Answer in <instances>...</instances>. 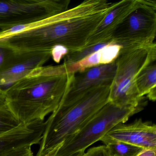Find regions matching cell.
Returning a JSON list of instances; mask_svg holds the SVG:
<instances>
[{
	"label": "cell",
	"instance_id": "6da1fadb",
	"mask_svg": "<svg viewBox=\"0 0 156 156\" xmlns=\"http://www.w3.org/2000/svg\"><path fill=\"white\" fill-rule=\"evenodd\" d=\"M112 3L87 0L45 20L0 31V46L15 52L52 50L61 46L69 52L86 46L89 37Z\"/></svg>",
	"mask_w": 156,
	"mask_h": 156
},
{
	"label": "cell",
	"instance_id": "7a4b0ae2",
	"mask_svg": "<svg viewBox=\"0 0 156 156\" xmlns=\"http://www.w3.org/2000/svg\"><path fill=\"white\" fill-rule=\"evenodd\" d=\"M75 74L68 72L64 63L40 67L2 90L0 101L22 123L44 122L59 108Z\"/></svg>",
	"mask_w": 156,
	"mask_h": 156
},
{
	"label": "cell",
	"instance_id": "3957f363",
	"mask_svg": "<svg viewBox=\"0 0 156 156\" xmlns=\"http://www.w3.org/2000/svg\"><path fill=\"white\" fill-rule=\"evenodd\" d=\"M111 85L94 88L75 102L60 106L46 121L39 150L36 156L58 151L67 139L76 132L109 102Z\"/></svg>",
	"mask_w": 156,
	"mask_h": 156
},
{
	"label": "cell",
	"instance_id": "277c9868",
	"mask_svg": "<svg viewBox=\"0 0 156 156\" xmlns=\"http://www.w3.org/2000/svg\"><path fill=\"white\" fill-rule=\"evenodd\" d=\"M146 105L145 101L136 107H119L108 103L65 141L56 156H72L84 153L88 147L100 141L115 126L124 124L134 114L141 111Z\"/></svg>",
	"mask_w": 156,
	"mask_h": 156
},
{
	"label": "cell",
	"instance_id": "5b68a950",
	"mask_svg": "<svg viewBox=\"0 0 156 156\" xmlns=\"http://www.w3.org/2000/svg\"><path fill=\"white\" fill-rule=\"evenodd\" d=\"M148 47L122 48L115 60L117 68L109 102L119 107H136L144 101L137 88L136 77L146 60Z\"/></svg>",
	"mask_w": 156,
	"mask_h": 156
},
{
	"label": "cell",
	"instance_id": "8992f818",
	"mask_svg": "<svg viewBox=\"0 0 156 156\" xmlns=\"http://www.w3.org/2000/svg\"><path fill=\"white\" fill-rule=\"evenodd\" d=\"M69 0H0V29L40 22L69 9Z\"/></svg>",
	"mask_w": 156,
	"mask_h": 156
},
{
	"label": "cell",
	"instance_id": "52a82bcc",
	"mask_svg": "<svg viewBox=\"0 0 156 156\" xmlns=\"http://www.w3.org/2000/svg\"><path fill=\"white\" fill-rule=\"evenodd\" d=\"M115 30L112 42L122 48L148 47L156 37V11L140 2Z\"/></svg>",
	"mask_w": 156,
	"mask_h": 156
},
{
	"label": "cell",
	"instance_id": "ba28073f",
	"mask_svg": "<svg viewBox=\"0 0 156 156\" xmlns=\"http://www.w3.org/2000/svg\"><path fill=\"white\" fill-rule=\"evenodd\" d=\"M46 122L19 126L0 136V156H33L32 146L40 144Z\"/></svg>",
	"mask_w": 156,
	"mask_h": 156
},
{
	"label": "cell",
	"instance_id": "9c48e42d",
	"mask_svg": "<svg viewBox=\"0 0 156 156\" xmlns=\"http://www.w3.org/2000/svg\"><path fill=\"white\" fill-rule=\"evenodd\" d=\"M116 62L114 61L75 73L69 89L60 106L75 102L94 88L102 85H112L116 74Z\"/></svg>",
	"mask_w": 156,
	"mask_h": 156
},
{
	"label": "cell",
	"instance_id": "30bf717a",
	"mask_svg": "<svg viewBox=\"0 0 156 156\" xmlns=\"http://www.w3.org/2000/svg\"><path fill=\"white\" fill-rule=\"evenodd\" d=\"M51 57L52 50L13 52L0 67V89L9 87L34 70L43 67Z\"/></svg>",
	"mask_w": 156,
	"mask_h": 156
},
{
	"label": "cell",
	"instance_id": "8fae6325",
	"mask_svg": "<svg viewBox=\"0 0 156 156\" xmlns=\"http://www.w3.org/2000/svg\"><path fill=\"white\" fill-rule=\"evenodd\" d=\"M104 136L143 149H156V124L142 119L129 124L117 125Z\"/></svg>",
	"mask_w": 156,
	"mask_h": 156
},
{
	"label": "cell",
	"instance_id": "7c38bea8",
	"mask_svg": "<svg viewBox=\"0 0 156 156\" xmlns=\"http://www.w3.org/2000/svg\"><path fill=\"white\" fill-rule=\"evenodd\" d=\"M138 3V0L112 3L103 19L89 37L85 47L112 41L115 30Z\"/></svg>",
	"mask_w": 156,
	"mask_h": 156
},
{
	"label": "cell",
	"instance_id": "4fadbf2b",
	"mask_svg": "<svg viewBox=\"0 0 156 156\" xmlns=\"http://www.w3.org/2000/svg\"><path fill=\"white\" fill-rule=\"evenodd\" d=\"M122 48L120 45L112 42L103 48L76 63L65 64L66 66L68 72L76 73L94 66L109 64L115 61Z\"/></svg>",
	"mask_w": 156,
	"mask_h": 156
},
{
	"label": "cell",
	"instance_id": "5bb4252c",
	"mask_svg": "<svg viewBox=\"0 0 156 156\" xmlns=\"http://www.w3.org/2000/svg\"><path fill=\"white\" fill-rule=\"evenodd\" d=\"M156 83V43L148 47L146 60L136 77L141 97L147 95Z\"/></svg>",
	"mask_w": 156,
	"mask_h": 156
},
{
	"label": "cell",
	"instance_id": "9a60e30c",
	"mask_svg": "<svg viewBox=\"0 0 156 156\" xmlns=\"http://www.w3.org/2000/svg\"><path fill=\"white\" fill-rule=\"evenodd\" d=\"M100 141L110 149L113 156H136L143 148L104 136Z\"/></svg>",
	"mask_w": 156,
	"mask_h": 156
},
{
	"label": "cell",
	"instance_id": "2e32d148",
	"mask_svg": "<svg viewBox=\"0 0 156 156\" xmlns=\"http://www.w3.org/2000/svg\"><path fill=\"white\" fill-rule=\"evenodd\" d=\"M22 123L4 102L0 101V136L20 125Z\"/></svg>",
	"mask_w": 156,
	"mask_h": 156
},
{
	"label": "cell",
	"instance_id": "e0dca14e",
	"mask_svg": "<svg viewBox=\"0 0 156 156\" xmlns=\"http://www.w3.org/2000/svg\"><path fill=\"white\" fill-rule=\"evenodd\" d=\"M112 43L110 42H103L95 45L85 47L78 51L69 52L64 57V64L69 65L76 63L78 61L87 57L88 56L97 52L106 46Z\"/></svg>",
	"mask_w": 156,
	"mask_h": 156
},
{
	"label": "cell",
	"instance_id": "ac0fdd59",
	"mask_svg": "<svg viewBox=\"0 0 156 156\" xmlns=\"http://www.w3.org/2000/svg\"><path fill=\"white\" fill-rule=\"evenodd\" d=\"M84 156H113L109 148L105 145L99 146L90 148Z\"/></svg>",
	"mask_w": 156,
	"mask_h": 156
},
{
	"label": "cell",
	"instance_id": "d6986e66",
	"mask_svg": "<svg viewBox=\"0 0 156 156\" xmlns=\"http://www.w3.org/2000/svg\"><path fill=\"white\" fill-rule=\"evenodd\" d=\"M69 52L66 48L61 46L55 47L52 49V57L57 63H59L63 57H65Z\"/></svg>",
	"mask_w": 156,
	"mask_h": 156
},
{
	"label": "cell",
	"instance_id": "ffe728a7",
	"mask_svg": "<svg viewBox=\"0 0 156 156\" xmlns=\"http://www.w3.org/2000/svg\"><path fill=\"white\" fill-rule=\"evenodd\" d=\"M13 53L12 50L0 46V67Z\"/></svg>",
	"mask_w": 156,
	"mask_h": 156
},
{
	"label": "cell",
	"instance_id": "44dd1931",
	"mask_svg": "<svg viewBox=\"0 0 156 156\" xmlns=\"http://www.w3.org/2000/svg\"><path fill=\"white\" fill-rule=\"evenodd\" d=\"M136 156H156V149L144 148Z\"/></svg>",
	"mask_w": 156,
	"mask_h": 156
},
{
	"label": "cell",
	"instance_id": "7402d4cb",
	"mask_svg": "<svg viewBox=\"0 0 156 156\" xmlns=\"http://www.w3.org/2000/svg\"><path fill=\"white\" fill-rule=\"evenodd\" d=\"M147 97L150 100L153 101H156V83L155 85L150 90V91L147 93Z\"/></svg>",
	"mask_w": 156,
	"mask_h": 156
},
{
	"label": "cell",
	"instance_id": "603a6c76",
	"mask_svg": "<svg viewBox=\"0 0 156 156\" xmlns=\"http://www.w3.org/2000/svg\"><path fill=\"white\" fill-rule=\"evenodd\" d=\"M140 2L152 7L156 11V1L152 0H139Z\"/></svg>",
	"mask_w": 156,
	"mask_h": 156
},
{
	"label": "cell",
	"instance_id": "cb8c5ba5",
	"mask_svg": "<svg viewBox=\"0 0 156 156\" xmlns=\"http://www.w3.org/2000/svg\"><path fill=\"white\" fill-rule=\"evenodd\" d=\"M57 151H54V152H52V153H50V154H48L45 156H56L57 154Z\"/></svg>",
	"mask_w": 156,
	"mask_h": 156
},
{
	"label": "cell",
	"instance_id": "d4e9b609",
	"mask_svg": "<svg viewBox=\"0 0 156 156\" xmlns=\"http://www.w3.org/2000/svg\"><path fill=\"white\" fill-rule=\"evenodd\" d=\"M84 154H85V152L84 153H77V154H76L72 156H84Z\"/></svg>",
	"mask_w": 156,
	"mask_h": 156
},
{
	"label": "cell",
	"instance_id": "484cf974",
	"mask_svg": "<svg viewBox=\"0 0 156 156\" xmlns=\"http://www.w3.org/2000/svg\"><path fill=\"white\" fill-rule=\"evenodd\" d=\"M2 90L0 89V101H1V99H2Z\"/></svg>",
	"mask_w": 156,
	"mask_h": 156
},
{
	"label": "cell",
	"instance_id": "4316f807",
	"mask_svg": "<svg viewBox=\"0 0 156 156\" xmlns=\"http://www.w3.org/2000/svg\"></svg>",
	"mask_w": 156,
	"mask_h": 156
}]
</instances>
